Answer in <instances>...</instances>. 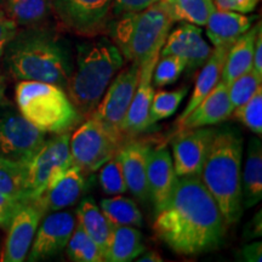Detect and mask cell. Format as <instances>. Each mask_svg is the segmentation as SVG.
<instances>
[{
	"mask_svg": "<svg viewBox=\"0 0 262 262\" xmlns=\"http://www.w3.org/2000/svg\"><path fill=\"white\" fill-rule=\"evenodd\" d=\"M242 256L244 257L245 261L249 262H261L262 255H261V243L249 244L247 247L243 248L242 250Z\"/></svg>",
	"mask_w": 262,
	"mask_h": 262,
	"instance_id": "41",
	"label": "cell"
},
{
	"mask_svg": "<svg viewBox=\"0 0 262 262\" xmlns=\"http://www.w3.org/2000/svg\"><path fill=\"white\" fill-rule=\"evenodd\" d=\"M0 192L17 202L29 203L28 163L0 159Z\"/></svg>",
	"mask_w": 262,
	"mask_h": 262,
	"instance_id": "28",
	"label": "cell"
},
{
	"mask_svg": "<svg viewBox=\"0 0 262 262\" xmlns=\"http://www.w3.org/2000/svg\"><path fill=\"white\" fill-rule=\"evenodd\" d=\"M4 54L10 73L19 81H44L66 90L74 70L64 41L40 26L17 32Z\"/></svg>",
	"mask_w": 262,
	"mask_h": 262,
	"instance_id": "2",
	"label": "cell"
},
{
	"mask_svg": "<svg viewBox=\"0 0 262 262\" xmlns=\"http://www.w3.org/2000/svg\"><path fill=\"white\" fill-rule=\"evenodd\" d=\"M215 133V127L210 126L178 131L172 140V163L178 178L201 173Z\"/></svg>",
	"mask_w": 262,
	"mask_h": 262,
	"instance_id": "12",
	"label": "cell"
},
{
	"mask_svg": "<svg viewBox=\"0 0 262 262\" xmlns=\"http://www.w3.org/2000/svg\"><path fill=\"white\" fill-rule=\"evenodd\" d=\"M188 88L183 86L172 91H158L153 95L152 104H150L149 122L156 124L159 120L171 117L178 111L182 100L187 95Z\"/></svg>",
	"mask_w": 262,
	"mask_h": 262,
	"instance_id": "32",
	"label": "cell"
},
{
	"mask_svg": "<svg viewBox=\"0 0 262 262\" xmlns=\"http://www.w3.org/2000/svg\"><path fill=\"white\" fill-rule=\"evenodd\" d=\"M253 70L262 75V32H257L254 45V57H253Z\"/></svg>",
	"mask_w": 262,
	"mask_h": 262,
	"instance_id": "42",
	"label": "cell"
},
{
	"mask_svg": "<svg viewBox=\"0 0 262 262\" xmlns=\"http://www.w3.org/2000/svg\"><path fill=\"white\" fill-rule=\"evenodd\" d=\"M186 70V63L182 58L176 56H160L153 70L152 84L156 88L168 86L175 83Z\"/></svg>",
	"mask_w": 262,
	"mask_h": 262,
	"instance_id": "36",
	"label": "cell"
},
{
	"mask_svg": "<svg viewBox=\"0 0 262 262\" xmlns=\"http://www.w3.org/2000/svg\"><path fill=\"white\" fill-rule=\"evenodd\" d=\"M226 228L224 216L199 175L178 178L153 225L157 237L182 255L214 250L224 241Z\"/></svg>",
	"mask_w": 262,
	"mask_h": 262,
	"instance_id": "1",
	"label": "cell"
},
{
	"mask_svg": "<svg viewBox=\"0 0 262 262\" xmlns=\"http://www.w3.org/2000/svg\"><path fill=\"white\" fill-rule=\"evenodd\" d=\"M88 189V172L72 164L32 202L42 215L73 206Z\"/></svg>",
	"mask_w": 262,
	"mask_h": 262,
	"instance_id": "14",
	"label": "cell"
},
{
	"mask_svg": "<svg viewBox=\"0 0 262 262\" xmlns=\"http://www.w3.org/2000/svg\"><path fill=\"white\" fill-rule=\"evenodd\" d=\"M211 51L212 48L203 37L199 26L186 22L169 33L160 50V56L171 55L182 58L186 63V70L192 72L205 63Z\"/></svg>",
	"mask_w": 262,
	"mask_h": 262,
	"instance_id": "15",
	"label": "cell"
},
{
	"mask_svg": "<svg viewBox=\"0 0 262 262\" xmlns=\"http://www.w3.org/2000/svg\"><path fill=\"white\" fill-rule=\"evenodd\" d=\"M159 0H114V14L117 16L129 12L142 11Z\"/></svg>",
	"mask_w": 262,
	"mask_h": 262,
	"instance_id": "40",
	"label": "cell"
},
{
	"mask_svg": "<svg viewBox=\"0 0 262 262\" xmlns=\"http://www.w3.org/2000/svg\"><path fill=\"white\" fill-rule=\"evenodd\" d=\"M258 2L260 0H214V4L219 10L249 14L254 11Z\"/></svg>",
	"mask_w": 262,
	"mask_h": 262,
	"instance_id": "39",
	"label": "cell"
},
{
	"mask_svg": "<svg viewBox=\"0 0 262 262\" xmlns=\"http://www.w3.org/2000/svg\"><path fill=\"white\" fill-rule=\"evenodd\" d=\"M77 217L71 211L49 212L38 226L28 251V261H41L60 254L73 233Z\"/></svg>",
	"mask_w": 262,
	"mask_h": 262,
	"instance_id": "13",
	"label": "cell"
},
{
	"mask_svg": "<svg viewBox=\"0 0 262 262\" xmlns=\"http://www.w3.org/2000/svg\"><path fill=\"white\" fill-rule=\"evenodd\" d=\"M3 104H4V90L0 86V106H3Z\"/></svg>",
	"mask_w": 262,
	"mask_h": 262,
	"instance_id": "44",
	"label": "cell"
},
{
	"mask_svg": "<svg viewBox=\"0 0 262 262\" xmlns=\"http://www.w3.org/2000/svg\"><path fill=\"white\" fill-rule=\"evenodd\" d=\"M178 181L173 169L172 157L165 145L156 148L150 147L147 164V183L149 198L155 204L156 212L159 211L171 195L175 183Z\"/></svg>",
	"mask_w": 262,
	"mask_h": 262,
	"instance_id": "18",
	"label": "cell"
},
{
	"mask_svg": "<svg viewBox=\"0 0 262 262\" xmlns=\"http://www.w3.org/2000/svg\"><path fill=\"white\" fill-rule=\"evenodd\" d=\"M142 234L133 226H114L103 261L129 262L134 261L145 251Z\"/></svg>",
	"mask_w": 262,
	"mask_h": 262,
	"instance_id": "26",
	"label": "cell"
},
{
	"mask_svg": "<svg viewBox=\"0 0 262 262\" xmlns=\"http://www.w3.org/2000/svg\"><path fill=\"white\" fill-rule=\"evenodd\" d=\"M242 196L245 209L253 208L262 199V145L257 137L249 141L242 176Z\"/></svg>",
	"mask_w": 262,
	"mask_h": 262,
	"instance_id": "24",
	"label": "cell"
},
{
	"mask_svg": "<svg viewBox=\"0 0 262 262\" xmlns=\"http://www.w3.org/2000/svg\"><path fill=\"white\" fill-rule=\"evenodd\" d=\"M0 9L17 26L39 27L54 12L52 0H0Z\"/></svg>",
	"mask_w": 262,
	"mask_h": 262,
	"instance_id": "27",
	"label": "cell"
},
{
	"mask_svg": "<svg viewBox=\"0 0 262 262\" xmlns=\"http://www.w3.org/2000/svg\"><path fill=\"white\" fill-rule=\"evenodd\" d=\"M150 146L141 141H126L120 147L118 156L122 162L124 178L127 191L140 201L146 202L149 198L147 183V164Z\"/></svg>",
	"mask_w": 262,
	"mask_h": 262,
	"instance_id": "20",
	"label": "cell"
},
{
	"mask_svg": "<svg viewBox=\"0 0 262 262\" xmlns=\"http://www.w3.org/2000/svg\"><path fill=\"white\" fill-rule=\"evenodd\" d=\"M140 258L137 261L140 262H159L162 261V256L158 253H156V251H149V253H146V254H141L140 255Z\"/></svg>",
	"mask_w": 262,
	"mask_h": 262,
	"instance_id": "43",
	"label": "cell"
},
{
	"mask_svg": "<svg viewBox=\"0 0 262 262\" xmlns=\"http://www.w3.org/2000/svg\"><path fill=\"white\" fill-rule=\"evenodd\" d=\"M75 214H77L75 215L77 221L86 232V234L96 243L104 256L112 235L113 226L110 224L102 210L91 198L83 199L78 205Z\"/></svg>",
	"mask_w": 262,
	"mask_h": 262,
	"instance_id": "25",
	"label": "cell"
},
{
	"mask_svg": "<svg viewBox=\"0 0 262 262\" xmlns=\"http://www.w3.org/2000/svg\"><path fill=\"white\" fill-rule=\"evenodd\" d=\"M260 29V22L255 25L254 27L251 26V28L248 32L241 35L229 47L221 73V81L225 85L229 86L232 81L253 68L255 39H256L257 32Z\"/></svg>",
	"mask_w": 262,
	"mask_h": 262,
	"instance_id": "22",
	"label": "cell"
},
{
	"mask_svg": "<svg viewBox=\"0 0 262 262\" xmlns=\"http://www.w3.org/2000/svg\"><path fill=\"white\" fill-rule=\"evenodd\" d=\"M100 209L113 227L114 226L140 227L143 224L142 214L136 203L122 194L102 199L100 203Z\"/></svg>",
	"mask_w": 262,
	"mask_h": 262,
	"instance_id": "29",
	"label": "cell"
},
{
	"mask_svg": "<svg viewBox=\"0 0 262 262\" xmlns=\"http://www.w3.org/2000/svg\"><path fill=\"white\" fill-rule=\"evenodd\" d=\"M42 216L41 211L33 203H26L18 209L6 229L8 235L0 260L3 262L26 260Z\"/></svg>",
	"mask_w": 262,
	"mask_h": 262,
	"instance_id": "16",
	"label": "cell"
},
{
	"mask_svg": "<svg viewBox=\"0 0 262 262\" xmlns=\"http://www.w3.org/2000/svg\"><path fill=\"white\" fill-rule=\"evenodd\" d=\"M168 8L173 21L205 26L216 9L214 0H160Z\"/></svg>",
	"mask_w": 262,
	"mask_h": 262,
	"instance_id": "30",
	"label": "cell"
},
{
	"mask_svg": "<svg viewBox=\"0 0 262 262\" xmlns=\"http://www.w3.org/2000/svg\"><path fill=\"white\" fill-rule=\"evenodd\" d=\"M157 61L158 58H155L140 67V77L136 91L131 100L125 119L120 127V131L126 140L141 135L152 126L149 122L150 104H152V98L155 95L152 75Z\"/></svg>",
	"mask_w": 262,
	"mask_h": 262,
	"instance_id": "17",
	"label": "cell"
},
{
	"mask_svg": "<svg viewBox=\"0 0 262 262\" xmlns=\"http://www.w3.org/2000/svg\"><path fill=\"white\" fill-rule=\"evenodd\" d=\"M71 131L45 140L28 163L29 203L34 202L60 173L73 164L70 149Z\"/></svg>",
	"mask_w": 262,
	"mask_h": 262,
	"instance_id": "8",
	"label": "cell"
},
{
	"mask_svg": "<svg viewBox=\"0 0 262 262\" xmlns=\"http://www.w3.org/2000/svg\"><path fill=\"white\" fill-rule=\"evenodd\" d=\"M139 77L140 67L134 63L118 73L108 85L106 93L91 117L96 118L113 131L122 134L120 127L136 91Z\"/></svg>",
	"mask_w": 262,
	"mask_h": 262,
	"instance_id": "11",
	"label": "cell"
},
{
	"mask_svg": "<svg viewBox=\"0 0 262 262\" xmlns=\"http://www.w3.org/2000/svg\"><path fill=\"white\" fill-rule=\"evenodd\" d=\"M235 119L247 126L254 134L261 136L262 134V89L260 88L250 100L234 108L232 112Z\"/></svg>",
	"mask_w": 262,
	"mask_h": 262,
	"instance_id": "35",
	"label": "cell"
},
{
	"mask_svg": "<svg viewBox=\"0 0 262 262\" xmlns=\"http://www.w3.org/2000/svg\"><path fill=\"white\" fill-rule=\"evenodd\" d=\"M126 141L122 134L110 129L96 118L89 117L71 134L72 162L85 172H95L116 156Z\"/></svg>",
	"mask_w": 262,
	"mask_h": 262,
	"instance_id": "7",
	"label": "cell"
},
{
	"mask_svg": "<svg viewBox=\"0 0 262 262\" xmlns=\"http://www.w3.org/2000/svg\"><path fill=\"white\" fill-rule=\"evenodd\" d=\"M24 204L26 203L15 201V199L10 198L4 193L0 192V227L3 229H8L12 221V217Z\"/></svg>",
	"mask_w": 262,
	"mask_h": 262,
	"instance_id": "37",
	"label": "cell"
},
{
	"mask_svg": "<svg viewBox=\"0 0 262 262\" xmlns=\"http://www.w3.org/2000/svg\"><path fill=\"white\" fill-rule=\"evenodd\" d=\"M242 155L243 139L238 131L228 126L216 129L199 173L227 226L238 222L243 214Z\"/></svg>",
	"mask_w": 262,
	"mask_h": 262,
	"instance_id": "3",
	"label": "cell"
},
{
	"mask_svg": "<svg viewBox=\"0 0 262 262\" xmlns=\"http://www.w3.org/2000/svg\"><path fill=\"white\" fill-rule=\"evenodd\" d=\"M173 22L168 8L159 0L142 11L119 15V18L110 25V32L123 57L142 67L160 57V50Z\"/></svg>",
	"mask_w": 262,
	"mask_h": 262,
	"instance_id": "5",
	"label": "cell"
},
{
	"mask_svg": "<svg viewBox=\"0 0 262 262\" xmlns=\"http://www.w3.org/2000/svg\"><path fill=\"white\" fill-rule=\"evenodd\" d=\"M261 86L262 75L258 74L253 68L247 73L238 77L228 86V95L232 108L234 110V108L247 102L248 100H250Z\"/></svg>",
	"mask_w": 262,
	"mask_h": 262,
	"instance_id": "33",
	"label": "cell"
},
{
	"mask_svg": "<svg viewBox=\"0 0 262 262\" xmlns=\"http://www.w3.org/2000/svg\"><path fill=\"white\" fill-rule=\"evenodd\" d=\"M113 0H52L57 18L71 32L93 37L106 28Z\"/></svg>",
	"mask_w": 262,
	"mask_h": 262,
	"instance_id": "10",
	"label": "cell"
},
{
	"mask_svg": "<svg viewBox=\"0 0 262 262\" xmlns=\"http://www.w3.org/2000/svg\"><path fill=\"white\" fill-rule=\"evenodd\" d=\"M255 16L215 9L206 21V35L214 47H231L253 26Z\"/></svg>",
	"mask_w": 262,
	"mask_h": 262,
	"instance_id": "21",
	"label": "cell"
},
{
	"mask_svg": "<svg viewBox=\"0 0 262 262\" xmlns=\"http://www.w3.org/2000/svg\"><path fill=\"white\" fill-rule=\"evenodd\" d=\"M47 140L15 108L0 106V159L29 163Z\"/></svg>",
	"mask_w": 262,
	"mask_h": 262,
	"instance_id": "9",
	"label": "cell"
},
{
	"mask_svg": "<svg viewBox=\"0 0 262 262\" xmlns=\"http://www.w3.org/2000/svg\"><path fill=\"white\" fill-rule=\"evenodd\" d=\"M229 47L224 45V47H214L210 56L205 61V63L202 66L201 73L196 77L194 90H193L192 96L189 98L187 106H186L181 116L179 117V120H181L186 116H188L194 108L198 106L199 102L214 89L215 85L221 80V73L226 56L228 54Z\"/></svg>",
	"mask_w": 262,
	"mask_h": 262,
	"instance_id": "23",
	"label": "cell"
},
{
	"mask_svg": "<svg viewBox=\"0 0 262 262\" xmlns=\"http://www.w3.org/2000/svg\"><path fill=\"white\" fill-rule=\"evenodd\" d=\"M98 170H100V175H98L100 185L106 194L117 195L123 194L127 191L122 162L118 153Z\"/></svg>",
	"mask_w": 262,
	"mask_h": 262,
	"instance_id": "34",
	"label": "cell"
},
{
	"mask_svg": "<svg viewBox=\"0 0 262 262\" xmlns=\"http://www.w3.org/2000/svg\"><path fill=\"white\" fill-rule=\"evenodd\" d=\"M16 103L19 113L45 134L71 131L83 119L64 89L44 81H19Z\"/></svg>",
	"mask_w": 262,
	"mask_h": 262,
	"instance_id": "6",
	"label": "cell"
},
{
	"mask_svg": "<svg viewBox=\"0 0 262 262\" xmlns=\"http://www.w3.org/2000/svg\"><path fill=\"white\" fill-rule=\"evenodd\" d=\"M232 112L228 86L220 80L188 116L179 120L178 131L216 125L228 119Z\"/></svg>",
	"mask_w": 262,
	"mask_h": 262,
	"instance_id": "19",
	"label": "cell"
},
{
	"mask_svg": "<svg viewBox=\"0 0 262 262\" xmlns=\"http://www.w3.org/2000/svg\"><path fill=\"white\" fill-rule=\"evenodd\" d=\"M17 27L18 26L0 9V61L9 42L17 34Z\"/></svg>",
	"mask_w": 262,
	"mask_h": 262,
	"instance_id": "38",
	"label": "cell"
},
{
	"mask_svg": "<svg viewBox=\"0 0 262 262\" xmlns=\"http://www.w3.org/2000/svg\"><path fill=\"white\" fill-rule=\"evenodd\" d=\"M66 253L72 261L75 262H101L103 255L96 243L84 231L79 222L77 221L75 228L70 241L66 245Z\"/></svg>",
	"mask_w": 262,
	"mask_h": 262,
	"instance_id": "31",
	"label": "cell"
},
{
	"mask_svg": "<svg viewBox=\"0 0 262 262\" xmlns=\"http://www.w3.org/2000/svg\"><path fill=\"white\" fill-rule=\"evenodd\" d=\"M123 64L122 52L108 38L78 44L77 67L72 72L66 93L81 117H91Z\"/></svg>",
	"mask_w": 262,
	"mask_h": 262,
	"instance_id": "4",
	"label": "cell"
}]
</instances>
